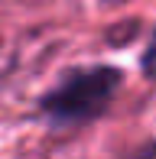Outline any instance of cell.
<instances>
[{"mask_svg": "<svg viewBox=\"0 0 156 159\" xmlns=\"http://www.w3.org/2000/svg\"><path fill=\"white\" fill-rule=\"evenodd\" d=\"M120 88V71L108 65H85L75 68L42 98V111L59 124L91 120L111 104Z\"/></svg>", "mask_w": 156, "mask_h": 159, "instance_id": "1", "label": "cell"}, {"mask_svg": "<svg viewBox=\"0 0 156 159\" xmlns=\"http://www.w3.org/2000/svg\"><path fill=\"white\" fill-rule=\"evenodd\" d=\"M140 68H143V75L156 78V30H153L150 42H146V49H143V59H140Z\"/></svg>", "mask_w": 156, "mask_h": 159, "instance_id": "2", "label": "cell"}, {"mask_svg": "<svg viewBox=\"0 0 156 159\" xmlns=\"http://www.w3.org/2000/svg\"><path fill=\"white\" fill-rule=\"evenodd\" d=\"M137 159H156V143H153V146H146V149H143V153H140Z\"/></svg>", "mask_w": 156, "mask_h": 159, "instance_id": "3", "label": "cell"}]
</instances>
